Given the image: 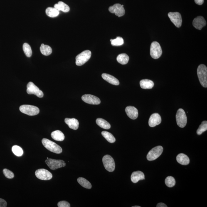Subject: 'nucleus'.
I'll return each mask as SVG.
<instances>
[{
	"instance_id": "nucleus-1",
	"label": "nucleus",
	"mask_w": 207,
	"mask_h": 207,
	"mask_svg": "<svg viewBox=\"0 0 207 207\" xmlns=\"http://www.w3.org/2000/svg\"><path fill=\"white\" fill-rule=\"evenodd\" d=\"M42 143L45 148L51 152L57 154H61L62 152V148L59 145L49 139H43Z\"/></svg>"
},
{
	"instance_id": "nucleus-2",
	"label": "nucleus",
	"mask_w": 207,
	"mask_h": 207,
	"mask_svg": "<svg viewBox=\"0 0 207 207\" xmlns=\"http://www.w3.org/2000/svg\"><path fill=\"white\" fill-rule=\"evenodd\" d=\"M197 75L200 83L205 87H207V68L204 65L199 66L197 69Z\"/></svg>"
},
{
	"instance_id": "nucleus-3",
	"label": "nucleus",
	"mask_w": 207,
	"mask_h": 207,
	"mask_svg": "<svg viewBox=\"0 0 207 207\" xmlns=\"http://www.w3.org/2000/svg\"><path fill=\"white\" fill-rule=\"evenodd\" d=\"M91 56V52L90 50H85L79 54L76 57V64L78 66L85 64L90 59Z\"/></svg>"
},
{
	"instance_id": "nucleus-4",
	"label": "nucleus",
	"mask_w": 207,
	"mask_h": 207,
	"mask_svg": "<svg viewBox=\"0 0 207 207\" xmlns=\"http://www.w3.org/2000/svg\"><path fill=\"white\" fill-rule=\"evenodd\" d=\"M20 111L23 114L30 116L37 115L40 112L38 107L34 106L23 105L19 107Z\"/></svg>"
},
{
	"instance_id": "nucleus-5",
	"label": "nucleus",
	"mask_w": 207,
	"mask_h": 207,
	"mask_svg": "<svg viewBox=\"0 0 207 207\" xmlns=\"http://www.w3.org/2000/svg\"><path fill=\"white\" fill-rule=\"evenodd\" d=\"M162 53V49L160 44L157 42H153L151 44L150 48L151 57L155 59H157L161 56Z\"/></svg>"
},
{
	"instance_id": "nucleus-6",
	"label": "nucleus",
	"mask_w": 207,
	"mask_h": 207,
	"mask_svg": "<svg viewBox=\"0 0 207 207\" xmlns=\"http://www.w3.org/2000/svg\"><path fill=\"white\" fill-rule=\"evenodd\" d=\"M176 121L177 125L181 128H183L186 125L187 118L184 110L182 109H178L176 114Z\"/></svg>"
},
{
	"instance_id": "nucleus-7",
	"label": "nucleus",
	"mask_w": 207,
	"mask_h": 207,
	"mask_svg": "<svg viewBox=\"0 0 207 207\" xmlns=\"http://www.w3.org/2000/svg\"><path fill=\"white\" fill-rule=\"evenodd\" d=\"M45 162L50 169L52 170H57L66 166L65 161L61 160L48 159L46 160Z\"/></svg>"
},
{
	"instance_id": "nucleus-8",
	"label": "nucleus",
	"mask_w": 207,
	"mask_h": 207,
	"mask_svg": "<svg viewBox=\"0 0 207 207\" xmlns=\"http://www.w3.org/2000/svg\"><path fill=\"white\" fill-rule=\"evenodd\" d=\"M104 167L109 172H113L115 170V164L114 160L110 155H106L102 158Z\"/></svg>"
},
{
	"instance_id": "nucleus-9",
	"label": "nucleus",
	"mask_w": 207,
	"mask_h": 207,
	"mask_svg": "<svg viewBox=\"0 0 207 207\" xmlns=\"http://www.w3.org/2000/svg\"><path fill=\"white\" fill-rule=\"evenodd\" d=\"M163 151V148L161 146H156L153 148L149 151L147 155V158L148 160L153 161L157 159Z\"/></svg>"
},
{
	"instance_id": "nucleus-10",
	"label": "nucleus",
	"mask_w": 207,
	"mask_h": 207,
	"mask_svg": "<svg viewBox=\"0 0 207 207\" xmlns=\"http://www.w3.org/2000/svg\"><path fill=\"white\" fill-rule=\"evenodd\" d=\"M27 93L29 95H34L40 98L43 96V93L33 82H30L27 85Z\"/></svg>"
},
{
	"instance_id": "nucleus-11",
	"label": "nucleus",
	"mask_w": 207,
	"mask_h": 207,
	"mask_svg": "<svg viewBox=\"0 0 207 207\" xmlns=\"http://www.w3.org/2000/svg\"><path fill=\"white\" fill-rule=\"evenodd\" d=\"M36 177L43 180H49L52 178V175L49 171L45 169H39L37 170L35 172Z\"/></svg>"
},
{
	"instance_id": "nucleus-12",
	"label": "nucleus",
	"mask_w": 207,
	"mask_h": 207,
	"mask_svg": "<svg viewBox=\"0 0 207 207\" xmlns=\"http://www.w3.org/2000/svg\"><path fill=\"white\" fill-rule=\"evenodd\" d=\"M168 16L175 26L178 28L181 27L182 20L180 13L178 12H170L168 13Z\"/></svg>"
},
{
	"instance_id": "nucleus-13",
	"label": "nucleus",
	"mask_w": 207,
	"mask_h": 207,
	"mask_svg": "<svg viewBox=\"0 0 207 207\" xmlns=\"http://www.w3.org/2000/svg\"><path fill=\"white\" fill-rule=\"evenodd\" d=\"M109 11L111 13H115L116 16L119 17L123 16L125 13L124 5L119 4H116L110 6L109 8Z\"/></svg>"
},
{
	"instance_id": "nucleus-14",
	"label": "nucleus",
	"mask_w": 207,
	"mask_h": 207,
	"mask_svg": "<svg viewBox=\"0 0 207 207\" xmlns=\"http://www.w3.org/2000/svg\"><path fill=\"white\" fill-rule=\"evenodd\" d=\"M82 100L87 104L98 105L101 103L100 99L96 96L91 95H85L82 96Z\"/></svg>"
},
{
	"instance_id": "nucleus-15",
	"label": "nucleus",
	"mask_w": 207,
	"mask_h": 207,
	"mask_svg": "<svg viewBox=\"0 0 207 207\" xmlns=\"http://www.w3.org/2000/svg\"><path fill=\"white\" fill-rule=\"evenodd\" d=\"M193 25L197 29L201 30L206 25V22L202 16H198L193 20Z\"/></svg>"
},
{
	"instance_id": "nucleus-16",
	"label": "nucleus",
	"mask_w": 207,
	"mask_h": 207,
	"mask_svg": "<svg viewBox=\"0 0 207 207\" xmlns=\"http://www.w3.org/2000/svg\"><path fill=\"white\" fill-rule=\"evenodd\" d=\"M161 119L159 114L154 113L150 116L149 119V124L150 127H155L161 123Z\"/></svg>"
},
{
	"instance_id": "nucleus-17",
	"label": "nucleus",
	"mask_w": 207,
	"mask_h": 207,
	"mask_svg": "<svg viewBox=\"0 0 207 207\" xmlns=\"http://www.w3.org/2000/svg\"><path fill=\"white\" fill-rule=\"evenodd\" d=\"M125 111L128 116L133 120L137 119L139 115L137 109L132 106H129L126 107Z\"/></svg>"
},
{
	"instance_id": "nucleus-18",
	"label": "nucleus",
	"mask_w": 207,
	"mask_h": 207,
	"mask_svg": "<svg viewBox=\"0 0 207 207\" xmlns=\"http://www.w3.org/2000/svg\"><path fill=\"white\" fill-rule=\"evenodd\" d=\"M145 179L144 173L141 171H134L131 176V181L134 183H137L140 180Z\"/></svg>"
},
{
	"instance_id": "nucleus-19",
	"label": "nucleus",
	"mask_w": 207,
	"mask_h": 207,
	"mask_svg": "<svg viewBox=\"0 0 207 207\" xmlns=\"http://www.w3.org/2000/svg\"><path fill=\"white\" fill-rule=\"evenodd\" d=\"M102 77L104 80L109 82V83L114 85H119V81L115 77L109 74L103 73L102 74Z\"/></svg>"
},
{
	"instance_id": "nucleus-20",
	"label": "nucleus",
	"mask_w": 207,
	"mask_h": 207,
	"mask_svg": "<svg viewBox=\"0 0 207 207\" xmlns=\"http://www.w3.org/2000/svg\"><path fill=\"white\" fill-rule=\"evenodd\" d=\"M66 124L68 125L70 129L75 130L78 129L79 127V122L78 120L75 118H66L65 120Z\"/></svg>"
},
{
	"instance_id": "nucleus-21",
	"label": "nucleus",
	"mask_w": 207,
	"mask_h": 207,
	"mask_svg": "<svg viewBox=\"0 0 207 207\" xmlns=\"http://www.w3.org/2000/svg\"><path fill=\"white\" fill-rule=\"evenodd\" d=\"M176 160L177 162L183 165H186L189 164L190 159L185 154H180L176 156Z\"/></svg>"
},
{
	"instance_id": "nucleus-22",
	"label": "nucleus",
	"mask_w": 207,
	"mask_h": 207,
	"mask_svg": "<svg viewBox=\"0 0 207 207\" xmlns=\"http://www.w3.org/2000/svg\"><path fill=\"white\" fill-rule=\"evenodd\" d=\"M140 84L141 88L143 89H150L154 86V82L152 81L144 79L141 80Z\"/></svg>"
},
{
	"instance_id": "nucleus-23",
	"label": "nucleus",
	"mask_w": 207,
	"mask_h": 207,
	"mask_svg": "<svg viewBox=\"0 0 207 207\" xmlns=\"http://www.w3.org/2000/svg\"><path fill=\"white\" fill-rule=\"evenodd\" d=\"M54 8L59 11H62L64 12H68L70 10L69 6L62 1L59 2L58 4H55Z\"/></svg>"
},
{
	"instance_id": "nucleus-24",
	"label": "nucleus",
	"mask_w": 207,
	"mask_h": 207,
	"mask_svg": "<svg viewBox=\"0 0 207 207\" xmlns=\"http://www.w3.org/2000/svg\"><path fill=\"white\" fill-rule=\"evenodd\" d=\"M51 137L55 140L62 141L65 139V136L63 133L59 130L55 131L52 132Z\"/></svg>"
},
{
	"instance_id": "nucleus-25",
	"label": "nucleus",
	"mask_w": 207,
	"mask_h": 207,
	"mask_svg": "<svg viewBox=\"0 0 207 207\" xmlns=\"http://www.w3.org/2000/svg\"><path fill=\"white\" fill-rule=\"evenodd\" d=\"M97 125L99 127L105 129H109L111 127L110 124L102 118H98L96 120Z\"/></svg>"
},
{
	"instance_id": "nucleus-26",
	"label": "nucleus",
	"mask_w": 207,
	"mask_h": 207,
	"mask_svg": "<svg viewBox=\"0 0 207 207\" xmlns=\"http://www.w3.org/2000/svg\"><path fill=\"white\" fill-rule=\"evenodd\" d=\"M129 60L128 55L126 53H122L117 56V62L121 64L124 65L127 64Z\"/></svg>"
},
{
	"instance_id": "nucleus-27",
	"label": "nucleus",
	"mask_w": 207,
	"mask_h": 207,
	"mask_svg": "<svg viewBox=\"0 0 207 207\" xmlns=\"http://www.w3.org/2000/svg\"><path fill=\"white\" fill-rule=\"evenodd\" d=\"M40 50L41 53L45 56H48L52 53V50L51 47L47 45L42 44L40 46Z\"/></svg>"
},
{
	"instance_id": "nucleus-28",
	"label": "nucleus",
	"mask_w": 207,
	"mask_h": 207,
	"mask_svg": "<svg viewBox=\"0 0 207 207\" xmlns=\"http://www.w3.org/2000/svg\"><path fill=\"white\" fill-rule=\"evenodd\" d=\"M46 13L50 17H55L58 16L59 11L54 7H49L46 10Z\"/></svg>"
},
{
	"instance_id": "nucleus-29",
	"label": "nucleus",
	"mask_w": 207,
	"mask_h": 207,
	"mask_svg": "<svg viewBox=\"0 0 207 207\" xmlns=\"http://www.w3.org/2000/svg\"><path fill=\"white\" fill-rule=\"evenodd\" d=\"M78 183L83 187L86 189H90L92 188L91 183L87 180L83 178L80 177L77 180Z\"/></svg>"
},
{
	"instance_id": "nucleus-30",
	"label": "nucleus",
	"mask_w": 207,
	"mask_h": 207,
	"mask_svg": "<svg viewBox=\"0 0 207 207\" xmlns=\"http://www.w3.org/2000/svg\"><path fill=\"white\" fill-rule=\"evenodd\" d=\"M102 136L105 138L108 142L113 143L115 142L116 139L113 135L107 131H102L101 133Z\"/></svg>"
},
{
	"instance_id": "nucleus-31",
	"label": "nucleus",
	"mask_w": 207,
	"mask_h": 207,
	"mask_svg": "<svg viewBox=\"0 0 207 207\" xmlns=\"http://www.w3.org/2000/svg\"><path fill=\"white\" fill-rule=\"evenodd\" d=\"M110 41L111 45L114 46H121L124 43V39L120 37H117L114 39H111Z\"/></svg>"
},
{
	"instance_id": "nucleus-32",
	"label": "nucleus",
	"mask_w": 207,
	"mask_h": 207,
	"mask_svg": "<svg viewBox=\"0 0 207 207\" xmlns=\"http://www.w3.org/2000/svg\"><path fill=\"white\" fill-rule=\"evenodd\" d=\"M23 49L25 55L28 57H31L32 55V50L30 45L27 43H24L23 45Z\"/></svg>"
},
{
	"instance_id": "nucleus-33",
	"label": "nucleus",
	"mask_w": 207,
	"mask_h": 207,
	"mask_svg": "<svg viewBox=\"0 0 207 207\" xmlns=\"http://www.w3.org/2000/svg\"><path fill=\"white\" fill-rule=\"evenodd\" d=\"M207 130V122L206 121H204L202 122L201 125L197 131V134L198 135H200Z\"/></svg>"
},
{
	"instance_id": "nucleus-34",
	"label": "nucleus",
	"mask_w": 207,
	"mask_h": 207,
	"mask_svg": "<svg viewBox=\"0 0 207 207\" xmlns=\"http://www.w3.org/2000/svg\"><path fill=\"white\" fill-rule=\"evenodd\" d=\"M165 183L168 187H173L175 185L176 182L174 178L172 176H168L165 180Z\"/></svg>"
},
{
	"instance_id": "nucleus-35",
	"label": "nucleus",
	"mask_w": 207,
	"mask_h": 207,
	"mask_svg": "<svg viewBox=\"0 0 207 207\" xmlns=\"http://www.w3.org/2000/svg\"><path fill=\"white\" fill-rule=\"evenodd\" d=\"M12 151L15 155L21 156L23 155V151L22 149L19 146L14 145L12 147Z\"/></svg>"
},
{
	"instance_id": "nucleus-36",
	"label": "nucleus",
	"mask_w": 207,
	"mask_h": 207,
	"mask_svg": "<svg viewBox=\"0 0 207 207\" xmlns=\"http://www.w3.org/2000/svg\"><path fill=\"white\" fill-rule=\"evenodd\" d=\"M3 171L5 176L7 178H9V179H12L14 177V175L13 173L9 170L5 168L3 170Z\"/></svg>"
},
{
	"instance_id": "nucleus-37",
	"label": "nucleus",
	"mask_w": 207,
	"mask_h": 207,
	"mask_svg": "<svg viewBox=\"0 0 207 207\" xmlns=\"http://www.w3.org/2000/svg\"><path fill=\"white\" fill-rule=\"evenodd\" d=\"M59 207H70V205L68 202L67 201H61L58 204Z\"/></svg>"
},
{
	"instance_id": "nucleus-38",
	"label": "nucleus",
	"mask_w": 207,
	"mask_h": 207,
	"mask_svg": "<svg viewBox=\"0 0 207 207\" xmlns=\"http://www.w3.org/2000/svg\"><path fill=\"white\" fill-rule=\"evenodd\" d=\"M7 205L6 201L0 198V207H6Z\"/></svg>"
},
{
	"instance_id": "nucleus-39",
	"label": "nucleus",
	"mask_w": 207,
	"mask_h": 207,
	"mask_svg": "<svg viewBox=\"0 0 207 207\" xmlns=\"http://www.w3.org/2000/svg\"><path fill=\"white\" fill-rule=\"evenodd\" d=\"M196 4L199 5H201L203 4L204 0H195Z\"/></svg>"
},
{
	"instance_id": "nucleus-40",
	"label": "nucleus",
	"mask_w": 207,
	"mask_h": 207,
	"mask_svg": "<svg viewBox=\"0 0 207 207\" xmlns=\"http://www.w3.org/2000/svg\"><path fill=\"white\" fill-rule=\"evenodd\" d=\"M156 207H167V206H166V205L164 203H159V204H158L157 206H156Z\"/></svg>"
},
{
	"instance_id": "nucleus-41",
	"label": "nucleus",
	"mask_w": 207,
	"mask_h": 207,
	"mask_svg": "<svg viewBox=\"0 0 207 207\" xmlns=\"http://www.w3.org/2000/svg\"><path fill=\"white\" fill-rule=\"evenodd\" d=\"M132 207H140V206H132Z\"/></svg>"
},
{
	"instance_id": "nucleus-42",
	"label": "nucleus",
	"mask_w": 207,
	"mask_h": 207,
	"mask_svg": "<svg viewBox=\"0 0 207 207\" xmlns=\"http://www.w3.org/2000/svg\"><path fill=\"white\" fill-rule=\"evenodd\" d=\"M49 158L48 157H47V159H48Z\"/></svg>"
}]
</instances>
